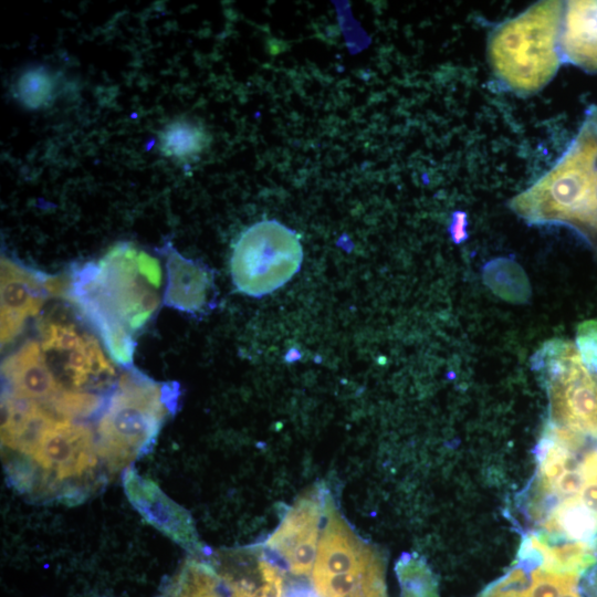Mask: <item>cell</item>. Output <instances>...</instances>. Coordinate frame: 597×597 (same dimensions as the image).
<instances>
[{"label": "cell", "mask_w": 597, "mask_h": 597, "mask_svg": "<svg viewBox=\"0 0 597 597\" xmlns=\"http://www.w3.org/2000/svg\"><path fill=\"white\" fill-rule=\"evenodd\" d=\"M64 298L93 325L114 358L127 356L159 306L158 261L130 243H118L97 262L73 265Z\"/></svg>", "instance_id": "obj_1"}, {"label": "cell", "mask_w": 597, "mask_h": 597, "mask_svg": "<svg viewBox=\"0 0 597 597\" xmlns=\"http://www.w3.org/2000/svg\"><path fill=\"white\" fill-rule=\"evenodd\" d=\"M510 206L530 224L569 227L597 249V106L555 165Z\"/></svg>", "instance_id": "obj_2"}, {"label": "cell", "mask_w": 597, "mask_h": 597, "mask_svg": "<svg viewBox=\"0 0 597 597\" xmlns=\"http://www.w3.org/2000/svg\"><path fill=\"white\" fill-rule=\"evenodd\" d=\"M565 4L540 1L500 23L491 33L488 55L496 78L511 91L532 94L556 74Z\"/></svg>", "instance_id": "obj_3"}, {"label": "cell", "mask_w": 597, "mask_h": 597, "mask_svg": "<svg viewBox=\"0 0 597 597\" xmlns=\"http://www.w3.org/2000/svg\"><path fill=\"white\" fill-rule=\"evenodd\" d=\"M178 398L177 383H157L133 366L126 368L97 423L98 454L112 468H123L148 453Z\"/></svg>", "instance_id": "obj_4"}, {"label": "cell", "mask_w": 597, "mask_h": 597, "mask_svg": "<svg viewBox=\"0 0 597 597\" xmlns=\"http://www.w3.org/2000/svg\"><path fill=\"white\" fill-rule=\"evenodd\" d=\"M302 259L296 233L275 220H264L247 229L235 243L232 280L240 292L263 296L284 285L298 271Z\"/></svg>", "instance_id": "obj_5"}, {"label": "cell", "mask_w": 597, "mask_h": 597, "mask_svg": "<svg viewBox=\"0 0 597 597\" xmlns=\"http://www.w3.org/2000/svg\"><path fill=\"white\" fill-rule=\"evenodd\" d=\"M548 389L551 417L557 427L597 436V377L568 342L551 341L534 357Z\"/></svg>", "instance_id": "obj_6"}, {"label": "cell", "mask_w": 597, "mask_h": 597, "mask_svg": "<svg viewBox=\"0 0 597 597\" xmlns=\"http://www.w3.org/2000/svg\"><path fill=\"white\" fill-rule=\"evenodd\" d=\"M325 502L315 496H302L289 510L265 544L264 559L279 569L294 575L313 572Z\"/></svg>", "instance_id": "obj_7"}, {"label": "cell", "mask_w": 597, "mask_h": 597, "mask_svg": "<svg viewBox=\"0 0 597 597\" xmlns=\"http://www.w3.org/2000/svg\"><path fill=\"white\" fill-rule=\"evenodd\" d=\"M96 447L88 427L56 419L44 431L31 460L57 481L75 479L97 464Z\"/></svg>", "instance_id": "obj_8"}, {"label": "cell", "mask_w": 597, "mask_h": 597, "mask_svg": "<svg viewBox=\"0 0 597 597\" xmlns=\"http://www.w3.org/2000/svg\"><path fill=\"white\" fill-rule=\"evenodd\" d=\"M122 481L128 501L148 524L190 553L205 551L189 512L154 481L139 475L133 467L124 470Z\"/></svg>", "instance_id": "obj_9"}, {"label": "cell", "mask_w": 597, "mask_h": 597, "mask_svg": "<svg viewBox=\"0 0 597 597\" xmlns=\"http://www.w3.org/2000/svg\"><path fill=\"white\" fill-rule=\"evenodd\" d=\"M48 274L1 258V346L22 332L25 321L39 313L50 296Z\"/></svg>", "instance_id": "obj_10"}, {"label": "cell", "mask_w": 597, "mask_h": 597, "mask_svg": "<svg viewBox=\"0 0 597 597\" xmlns=\"http://www.w3.org/2000/svg\"><path fill=\"white\" fill-rule=\"evenodd\" d=\"M166 260L167 284L163 304L184 313H207L214 305L213 273L205 264L181 255L170 243L159 250Z\"/></svg>", "instance_id": "obj_11"}, {"label": "cell", "mask_w": 597, "mask_h": 597, "mask_svg": "<svg viewBox=\"0 0 597 597\" xmlns=\"http://www.w3.org/2000/svg\"><path fill=\"white\" fill-rule=\"evenodd\" d=\"M326 523L318 540L313 579L365 570L376 551L364 544L325 502Z\"/></svg>", "instance_id": "obj_12"}, {"label": "cell", "mask_w": 597, "mask_h": 597, "mask_svg": "<svg viewBox=\"0 0 597 597\" xmlns=\"http://www.w3.org/2000/svg\"><path fill=\"white\" fill-rule=\"evenodd\" d=\"M2 390L48 406L65 388L60 384L40 345L34 341L23 344L1 364Z\"/></svg>", "instance_id": "obj_13"}, {"label": "cell", "mask_w": 597, "mask_h": 597, "mask_svg": "<svg viewBox=\"0 0 597 597\" xmlns=\"http://www.w3.org/2000/svg\"><path fill=\"white\" fill-rule=\"evenodd\" d=\"M559 50L563 62L597 73V1H567Z\"/></svg>", "instance_id": "obj_14"}, {"label": "cell", "mask_w": 597, "mask_h": 597, "mask_svg": "<svg viewBox=\"0 0 597 597\" xmlns=\"http://www.w3.org/2000/svg\"><path fill=\"white\" fill-rule=\"evenodd\" d=\"M64 373L71 389L78 391L104 387L115 375L98 342L90 334H84L81 344L67 352Z\"/></svg>", "instance_id": "obj_15"}, {"label": "cell", "mask_w": 597, "mask_h": 597, "mask_svg": "<svg viewBox=\"0 0 597 597\" xmlns=\"http://www.w3.org/2000/svg\"><path fill=\"white\" fill-rule=\"evenodd\" d=\"M542 534L580 542H593L597 536V516L578 496L567 498L542 523Z\"/></svg>", "instance_id": "obj_16"}, {"label": "cell", "mask_w": 597, "mask_h": 597, "mask_svg": "<svg viewBox=\"0 0 597 597\" xmlns=\"http://www.w3.org/2000/svg\"><path fill=\"white\" fill-rule=\"evenodd\" d=\"M208 144L207 130L198 122L188 118L174 119L159 133L160 151L179 161L195 159Z\"/></svg>", "instance_id": "obj_17"}, {"label": "cell", "mask_w": 597, "mask_h": 597, "mask_svg": "<svg viewBox=\"0 0 597 597\" xmlns=\"http://www.w3.org/2000/svg\"><path fill=\"white\" fill-rule=\"evenodd\" d=\"M532 545L541 553L542 568L564 574L578 575L596 562L595 542H569L548 545L530 536Z\"/></svg>", "instance_id": "obj_18"}, {"label": "cell", "mask_w": 597, "mask_h": 597, "mask_svg": "<svg viewBox=\"0 0 597 597\" xmlns=\"http://www.w3.org/2000/svg\"><path fill=\"white\" fill-rule=\"evenodd\" d=\"M396 574L401 597H439L437 582L421 558L404 555L396 565Z\"/></svg>", "instance_id": "obj_19"}, {"label": "cell", "mask_w": 597, "mask_h": 597, "mask_svg": "<svg viewBox=\"0 0 597 597\" xmlns=\"http://www.w3.org/2000/svg\"><path fill=\"white\" fill-rule=\"evenodd\" d=\"M55 88V78L46 69L33 67L20 75L15 94L25 107L38 109L52 102Z\"/></svg>", "instance_id": "obj_20"}, {"label": "cell", "mask_w": 597, "mask_h": 597, "mask_svg": "<svg viewBox=\"0 0 597 597\" xmlns=\"http://www.w3.org/2000/svg\"><path fill=\"white\" fill-rule=\"evenodd\" d=\"M104 405L102 396L73 389H64L48 408L57 419L88 417L98 411Z\"/></svg>", "instance_id": "obj_21"}, {"label": "cell", "mask_w": 597, "mask_h": 597, "mask_svg": "<svg viewBox=\"0 0 597 597\" xmlns=\"http://www.w3.org/2000/svg\"><path fill=\"white\" fill-rule=\"evenodd\" d=\"M577 575L555 573L537 567L532 572V585L527 597H561L575 588Z\"/></svg>", "instance_id": "obj_22"}, {"label": "cell", "mask_w": 597, "mask_h": 597, "mask_svg": "<svg viewBox=\"0 0 597 597\" xmlns=\"http://www.w3.org/2000/svg\"><path fill=\"white\" fill-rule=\"evenodd\" d=\"M42 349L65 354L77 347L84 334H80L73 324L48 322L41 325Z\"/></svg>", "instance_id": "obj_23"}, {"label": "cell", "mask_w": 597, "mask_h": 597, "mask_svg": "<svg viewBox=\"0 0 597 597\" xmlns=\"http://www.w3.org/2000/svg\"><path fill=\"white\" fill-rule=\"evenodd\" d=\"M527 567L520 563L502 578L490 585L480 597H527L532 574L528 575Z\"/></svg>", "instance_id": "obj_24"}, {"label": "cell", "mask_w": 597, "mask_h": 597, "mask_svg": "<svg viewBox=\"0 0 597 597\" xmlns=\"http://www.w3.org/2000/svg\"><path fill=\"white\" fill-rule=\"evenodd\" d=\"M576 345L585 366L597 373V321L589 320L578 325Z\"/></svg>", "instance_id": "obj_25"}, {"label": "cell", "mask_w": 597, "mask_h": 597, "mask_svg": "<svg viewBox=\"0 0 597 597\" xmlns=\"http://www.w3.org/2000/svg\"><path fill=\"white\" fill-rule=\"evenodd\" d=\"M451 239L454 243L460 244L468 238L467 233V214L463 211H455L452 214L451 224L449 228Z\"/></svg>", "instance_id": "obj_26"}, {"label": "cell", "mask_w": 597, "mask_h": 597, "mask_svg": "<svg viewBox=\"0 0 597 597\" xmlns=\"http://www.w3.org/2000/svg\"><path fill=\"white\" fill-rule=\"evenodd\" d=\"M283 597H320L315 587L303 583H294L284 587Z\"/></svg>", "instance_id": "obj_27"}, {"label": "cell", "mask_w": 597, "mask_h": 597, "mask_svg": "<svg viewBox=\"0 0 597 597\" xmlns=\"http://www.w3.org/2000/svg\"><path fill=\"white\" fill-rule=\"evenodd\" d=\"M583 470L588 481L597 483V450L586 454L583 461Z\"/></svg>", "instance_id": "obj_28"}, {"label": "cell", "mask_w": 597, "mask_h": 597, "mask_svg": "<svg viewBox=\"0 0 597 597\" xmlns=\"http://www.w3.org/2000/svg\"><path fill=\"white\" fill-rule=\"evenodd\" d=\"M585 590L589 597H597V568L587 578Z\"/></svg>", "instance_id": "obj_29"}, {"label": "cell", "mask_w": 597, "mask_h": 597, "mask_svg": "<svg viewBox=\"0 0 597 597\" xmlns=\"http://www.w3.org/2000/svg\"><path fill=\"white\" fill-rule=\"evenodd\" d=\"M561 597H580L575 588L565 591Z\"/></svg>", "instance_id": "obj_30"}]
</instances>
